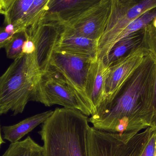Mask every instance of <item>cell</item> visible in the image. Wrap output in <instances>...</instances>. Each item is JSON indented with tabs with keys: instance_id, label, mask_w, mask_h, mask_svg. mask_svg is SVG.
<instances>
[{
	"instance_id": "1",
	"label": "cell",
	"mask_w": 156,
	"mask_h": 156,
	"mask_svg": "<svg viewBox=\"0 0 156 156\" xmlns=\"http://www.w3.org/2000/svg\"><path fill=\"white\" fill-rule=\"evenodd\" d=\"M156 73V62L148 54L114 97L101 104L89 122L98 130L121 133L151 127Z\"/></svg>"
},
{
	"instance_id": "2",
	"label": "cell",
	"mask_w": 156,
	"mask_h": 156,
	"mask_svg": "<svg viewBox=\"0 0 156 156\" xmlns=\"http://www.w3.org/2000/svg\"><path fill=\"white\" fill-rule=\"evenodd\" d=\"M89 123L88 116L77 110L56 109L38 132L44 156H87Z\"/></svg>"
},
{
	"instance_id": "3",
	"label": "cell",
	"mask_w": 156,
	"mask_h": 156,
	"mask_svg": "<svg viewBox=\"0 0 156 156\" xmlns=\"http://www.w3.org/2000/svg\"><path fill=\"white\" fill-rule=\"evenodd\" d=\"M40 75L35 52L14 60L0 77V115L10 111L14 115L23 112Z\"/></svg>"
},
{
	"instance_id": "4",
	"label": "cell",
	"mask_w": 156,
	"mask_h": 156,
	"mask_svg": "<svg viewBox=\"0 0 156 156\" xmlns=\"http://www.w3.org/2000/svg\"><path fill=\"white\" fill-rule=\"evenodd\" d=\"M155 129L114 133L90 126L86 137L87 156H142Z\"/></svg>"
},
{
	"instance_id": "5",
	"label": "cell",
	"mask_w": 156,
	"mask_h": 156,
	"mask_svg": "<svg viewBox=\"0 0 156 156\" xmlns=\"http://www.w3.org/2000/svg\"><path fill=\"white\" fill-rule=\"evenodd\" d=\"M156 8V0H112L106 29L99 40L97 58L106 64L111 48L122 38L129 25L145 13Z\"/></svg>"
},
{
	"instance_id": "6",
	"label": "cell",
	"mask_w": 156,
	"mask_h": 156,
	"mask_svg": "<svg viewBox=\"0 0 156 156\" xmlns=\"http://www.w3.org/2000/svg\"><path fill=\"white\" fill-rule=\"evenodd\" d=\"M31 100L46 106L59 105L64 108L77 110L87 116L93 114L75 89L59 73L50 67L41 73Z\"/></svg>"
},
{
	"instance_id": "7",
	"label": "cell",
	"mask_w": 156,
	"mask_h": 156,
	"mask_svg": "<svg viewBox=\"0 0 156 156\" xmlns=\"http://www.w3.org/2000/svg\"><path fill=\"white\" fill-rule=\"evenodd\" d=\"M96 59L55 50L49 62V67L59 73L75 89L93 112L92 115L95 111L87 96L86 86L91 66Z\"/></svg>"
},
{
	"instance_id": "8",
	"label": "cell",
	"mask_w": 156,
	"mask_h": 156,
	"mask_svg": "<svg viewBox=\"0 0 156 156\" xmlns=\"http://www.w3.org/2000/svg\"><path fill=\"white\" fill-rule=\"evenodd\" d=\"M63 26L54 23H45L43 19L26 29L27 38L35 45V51L41 73L47 70L57 44L60 38Z\"/></svg>"
},
{
	"instance_id": "9",
	"label": "cell",
	"mask_w": 156,
	"mask_h": 156,
	"mask_svg": "<svg viewBox=\"0 0 156 156\" xmlns=\"http://www.w3.org/2000/svg\"><path fill=\"white\" fill-rule=\"evenodd\" d=\"M112 0H104L76 19L63 25L80 35L99 41L103 34L112 11Z\"/></svg>"
},
{
	"instance_id": "10",
	"label": "cell",
	"mask_w": 156,
	"mask_h": 156,
	"mask_svg": "<svg viewBox=\"0 0 156 156\" xmlns=\"http://www.w3.org/2000/svg\"><path fill=\"white\" fill-rule=\"evenodd\" d=\"M148 54L141 45L109 67V73L105 84V98L102 103L110 101L114 97Z\"/></svg>"
},
{
	"instance_id": "11",
	"label": "cell",
	"mask_w": 156,
	"mask_h": 156,
	"mask_svg": "<svg viewBox=\"0 0 156 156\" xmlns=\"http://www.w3.org/2000/svg\"><path fill=\"white\" fill-rule=\"evenodd\" d=\"M104 0H50L43 17L45 23L63 25L98 5Z\"/></svg>"
},
{
	"instance_id": "12",
	"label": "cell",
	"mask_w": 156,
	"mask_h": 156,
	"mask_svg": "<svg viewBox=\"0 0 156 156\" xmlns=\"http://www.w3.org/2000/svg\"><path fill=\"white\" fill-rule=\"evenodd\" d=\"M98 44L99 41L97 40L82 36L70 28L63 26V31L55 50L97 58Z\"/></svg>"
},
{
	"instance_id": "13",
	"label": "cell",
	"mask_w": 156,
	"mask_h": 156,
	"mask_svg": "<svg viewBox=\"0 0 156 156\" xmlns=\"http://www.w3.org/2000/svg\"><path fill=\"white\" fill-rule=\"evenodd\" d=\"M109 73V67L103 60L97 58L93 62L88 76L86 94L95 112L105 98V84Z\"/></svg>"
},
{
	"instance_id": "14",
	"label": "cell",
	"mask_w": 156,
	"mask_h": 156,
	"mask_svg": "<svg viewBox=\"0 0 156 156\" xmlns=\"http://www.w3.org/2000/svg\"><path fill=\"white\" fill-rule=\"evenodd\" d=\"M53 112L47 111L26 118L16 124L3 126L2 130L4 139L11 144L18 142L39 125L43 123L52 114Z\"/></svg>"
},
{
	"instance_id": "15",
	"label": "cell",
	"mask_w": 156,
	"mask_h": 156,
	"mask_svg": "<svg viewBox=\"0 0 156 156\" xmlns=\"http://www.w3.org/2000/svg\"><path fill=\"white\" fill-rule=\"evenodd\" d=\"M143 29L133 33L115 43L109 52L106 65L111 66L142 45Z\"/></svg>"
},
{
	"instance_id": "16",
	"label": "cell",
	"mask_w": 156,
	"mask_h": 156,
	"mask_svg": "<svg viewBox=\"0 0 156 156\" xmlns=\"http://www.w3.org/2000/svg\"><path fill=\"white\" fill-rule=\"evenodd\" d=\"M50 0H34L22 20L14 27L15 34L26 30L41 19H43Z\"/></svg>"
},
{
	"instance_id": "17",
	"label": "cell",
	"mask_w": 156,
	"mask_h": 156,
	"mask_svg": "<svg viewBox=\"0 0 156 156\" xmlns=\"http://www.w3.org/2000/svg\"><path fill=\"white\" fill-rule=\"evenodd\" d=\"M2 156H44V148L28 136L23 141L11 144Z\"/></svg>"
},
{
	"instance_id": "18",
	"label": "cell",
	"mask_w": 156,
	"mask_h": 156,
	"mask_svg": "<svg viewBox=\"0 0 156 156\" xmlns=\"http://www.w3.org/2000/svg\"><path fill=\"white\" fill-rule=\"evenodd\" d=\"M34 0H13L7 10L5 11L4 22L6 25H16L29 10Z\"/></svg>"
},
{
	"instance_id": "19",
	"label": "cell",
	"mask_w": 156,
	"mask_h": 156,
	"mask_svg": "<svg viewBox=\"0 0 156 156\" xmlns=\"http://www.w3.org/2000/svg\"><path fill=\"white\" fill-rule=\"evenodd\" d=\"M27 38L26 30L14 34L11 40L5 47L7 57L14 60L23 54V47Z\"/></svg>"
},
{
	"instance_id": "20",
	"label": "cell",
	"mask_w": 156,
	"mask_h": 156,
	"mask_svg": "<svg viewBox=\"0 0 156 156\" xmlns=\"http://www.w3.org/2000/svg\"><path fill=\"white\" fill-rule=\"evenodd\" d=\"M142 45L156 62V16L143 29Z\"/></svg>"
},
{
	"instance_id": "21",
	"label": "cell",
	"mask_w": 156,
	"mask_h": 156,
	"mask_svg": "<svg viewBox=\"0 0 156 156\" xmlns=\"http://www.w3.org/2000/svg\"><path fill=\"white\" fill-rule=\"evenodd\" d=\"M14 33L9 32L5 27H0V49L5 48L10 41Z\"/></svg>"
},
{
	"instance_id": "22",
	"label": "cell",
	"mask_w": 156,
	"mask_h": 156,
	"mask_svg": "<svg viewBox=\"0 0 156 156\" xmlns=\"http://www.w3.org/2000/svg\"><path fill=\"white\" fill-rule=\"evenodd\" d=\"M36 50L34 43L31 39L27 38L23 47V53L27 55H31L34 53Z\"/></svg>"
},
{
	"instance_id": "23",
	"label": "cell",
	"mask_w": 156,
	"mask_h": 156,
	"mask_svg": "<svg viewBox=\"0 0 156 156\" xmlns=\"http://www.w3.org/2000/svg\"><path fill=\"white\" fill-rule=\"evenodd\" d=\"M152 122L151 127L156 130V73L154 87V95H153V104H152Z\"/></svg>"
},
{
	"instance_id": "24",
	"label": "cell",
	"mask_w": 156,
	"mask_h": 156,
	"mask_svg": "<svg viewBox=\"0 0 156 156\" xmlns=\"http://www.w3.org/2000/svg\"><path fill=\"white\" fill-rule=\"evenodd\" d=\"M13 0H1L2 5L4 11H6L10 7Z\"/></svg>"
},
{
	"instance_id": "25",
	"label": "cell",
	"mask_w": 156,
	"mask_h": 156,
	"mask_svg": "<svg viewBox=\"0 0 156 156\" xmlns=\"http://www.w3.org/2000/svg\"><path fill=\"white\" fill-rule=\"evenodd\" d=\"M5 12L3 8L1 0H0V15H4Z\"/></svg>"
},
{
	"instance_id": "26",
	"label": "cell",
	"mask_w": 156,
	"mask_h": 156,
	"mask_svg": "<svg viewBox=\"0 0 156 156\" xmlns=\"http://www.w3.org/2000/svg\"><path fill=\"white\" fill-rule=\"evenodd\" d=\"M4 142L3 140L2 135H1V128H0V148H1L2 145V144H4Z\"/></svg>"
},
{
	"instance_id": "27",
	"label": "cell",
	"mask_w": 156,
	"mask_h": 156,
	"mask_svg": "<svg viewBox=\"0 0 156 156\" xmlns=\"http://www.w3.org/2000/svg\"><path fill=\"white\" fill-rule=\"evenodd\" d=\"M154 156H156V149L154 155Z\"/></svg>"
},
{
	"instance_id": "28",
	"label": "cell",
	"mask_w": 156,
	"mask_h": 156,
	"mask_svg": "<svg viewBox=\"0 0 156 156\" xmlns=\"http://www.w3.org/2000/svg\"><path fill=\"white\" fill-rule=\"evenodd\" d=\"M135 1H138V0H135Z\"/></svg>"
}]
</instances>
